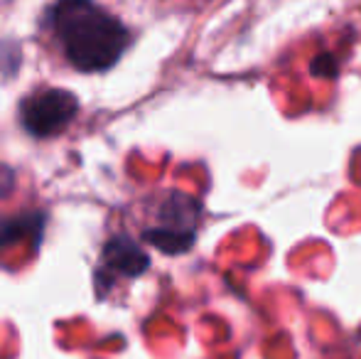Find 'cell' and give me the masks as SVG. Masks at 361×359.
<instances>
[{
    "label": "cell",
    "instance_id": "obj_1",
    "mask_svg": "<svg viewBox=\"0 0 361 359\" xmlns=\"http://www.w3.org/2000/svg\"><path fill=\"white\" fill-rule=\"evenodd\" d=\"M49 20L67 62L84 74L109 72L133 42L130 30L94 0H59Z\"/></svg>",
    "mask_w": 361,
    "mask_h": 359
},
{
    "label": "cell",
    "instance_id": "obj_2",
    "mask_svg": "<svg viewBox=\"0 0 361 359\" xmlns=\"http://www.w3.org/2000/svg\"><path fill=\"white\" fill-rule=\"evenodd\" d=\"M79 114V99L67 89L32 91L20 104V123L32 138H52L69 128Z\"/></svg>",
    "mask_w": 361,
    "mask_h": 359
},
{
    "label": "cell",
    "instance_id": "obj_3",
    "mask_svg": "<svg viewBox=\"0 0 361 359\" xmlns=\"http://www.w3.org/2000/svg\"><path fill=\"white\" fill-rule=\"evenodd\" d=\"M147 269H150V256L140 249L138 241L130 239L128 234L111 236L101 251V266L96 269V296L106 298L118 276L138 278Z\"/></svg>",
    "mask_w": 361,
    "mask_h": 359
},
{
    "label": "cell",
    "instance_id": "obj_4",
    "mask_svg": "<svg viewBox=\"0 0 361 359\" xmlns=\"http://www.w3.org/2000/svg\"><path fill=\"white\" fill-rule=\"evenodd\" d=\"M44 212H30V214H20L13 219L0 221V249H8L20 241H32V249H37L39 241L44 236Z\"/></svg>",
    "mask_w": 361,
    "mask_h": 359
},
{
    "label": "cell",
    "instance_id": "obj_5",
    "mask_svg": "<svg viewBox=\"0 0 361 359\" xmlns=\"http://www.w3.org/2000/svg\"><path fill=\"white\" fill-rule=\"evenodd\" d=\"M143 239L150 246L160 249L162 254L180 256L195 246L197 234H182V231H170V229H162V226H147L143 231Z\"/></svg>",
    "mask_w": 361,
    "mask_h": 359
}]
</instances>
